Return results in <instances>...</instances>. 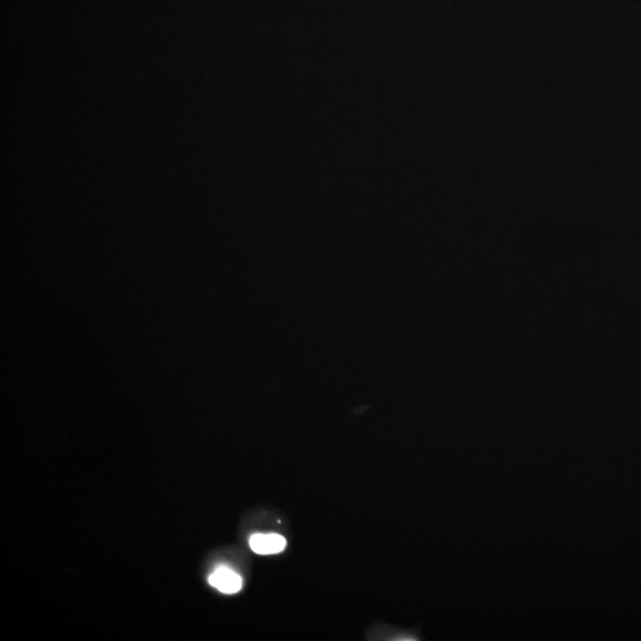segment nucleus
Listing matches in <instances>:
<instances>
[{
    "instance_id": "nucleus-2",
    "label": "nucleus",
    "mask_w": 641,
    "mask_h": 641,
    "mask_svg": "<svg viewBox=\"0 0 641 641\" xmlns=\"http://www.w3.org/2000/svg\"><path fill=\"white\" fill-rule=\"evenodd\" d=\"M250 546L252 548L253 553L258 555H274L283 551L287 546V540L283 535H276V533H256L253 535L250 540Z\"/></svg>"
},
{
    "instance_id": "nucleus-1",
    "label": "nucleus",
    "mask_w": 641,
    "mask_h": 641,
    "mask_svg": "<svg viewBox=\"0 0 641 641\" xmlns=\"http://www.w3.org/2000/svg\"><path fill=\"white\" fill-rule=\"evenodd\" d=\"M209 583L223 594H235L243 588V579L234 570L221 566L213 571L209 576Z\"/></svg>"
}]
</instances>
